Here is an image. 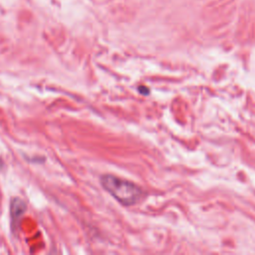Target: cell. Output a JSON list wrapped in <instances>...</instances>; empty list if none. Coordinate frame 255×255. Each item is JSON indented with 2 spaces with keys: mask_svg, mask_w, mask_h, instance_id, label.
Here are the masks:
<instances>
[{
  "mask_svg": "<svg viewBox=\"0 0 255 255\" xmlns=\"http://www.w3.org/2000/svg\"><path fill=\"white\" fill-rule=\"evenodd\" d=\"M101 184L115 200L125 206L137 204L146 196L142 187L116 176H103L101 178Z\"/></svg>",
  "mask_w": 255,
  "mask_h": 255,
  "instance_id": "cell-1",
  "label": "cell"
},
{
  "mask_svg": "<svg viewBox=\"0 0 255 255\" xmlns=\"http://www.w3.org/2000/svg\"><path fill=\"white\" fill-rule=\"evenodd\" d=\"M145 89H143V86L142 87H139V92L142 93L143 95H147L148 93H150V91H148V89L146 87H144Z\"/></svg>",
  "mask_w": 255,
  "mask_h": 255,
  "instance_id": "cell-2",
  "label": "cell"
}]
</instances>
